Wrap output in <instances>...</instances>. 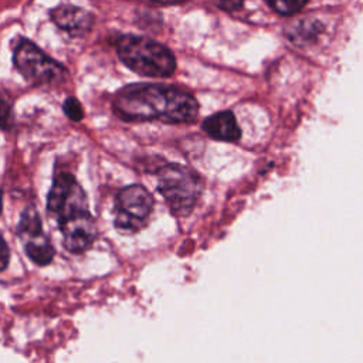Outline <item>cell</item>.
<instances>
[{
    "mask_svg": "<svg viewBox=\"0 0 363 363\" xmlns=\"http://www.w3.org/2000/svg\"><path fill=\"white\" fill-rule=\"evenodd\" d=\"M112 108L121 119L129 122L159 119L187 123L199 113V104L190 94L160 84L128 85L115 95Z\"/></svg>",
    "mask_w": 363,
    "mask_h": 363,
    "instance_id": "1",
    "label": "cell"
},
{
    "mask_svg": "<svg viewBox=\"0 0 363 363\" xmlns=\"http://www.w3.org/2000/svg\"><path fill=\"white\" fill-rule=\"evenodd\" d=\"M121 61L139 75L150 78L170 77L176 69L173 52L163 44L138 35H122L116 41Z\"/></svg>",
    "mask_w": 363,
    "mask_h": 363,
    "instance_id": "2",
    "label": "cell"
},
{
    "mask_svg": "<svg viewBox=\"0 0 363 363\" xmlns=\"http://www.w3.org/2000/svg\"><path fill=\"white\" fill-rule=\"evenodd\" d=\"M157 190L174 213L184 216L196 206L201 194V182L197 174L180 164H166L157 172Z\"/></svg>",
    "mask_w": 363,
    "mask_h": 363,
    "instance_id": "3",
    "label": "cell"
},
{
    "mask_svg": "<svg viewBox=\"0 0 363 363\" xmlns=\"http://www.w3.org/2000/svg\"><path fill=\"white\" fill-rule=\"evenodd\" d=\"M14 65L18 72L34 85H57L65 81V68L44 54L30 40H21L14 48Z\"/></svg>",
    "mask_w": 363,
    "mask_h": 363,
    "instance_id": "4",
    "label": "cell"
},
{
    "mask_svg": "<svg viewBox=\"0 0 363 363\" xmlns=\"http://www.w3.org/2000/svg\"><path fill=\"white\" fill-rule=\"evenodd\" d=\"M152 210L153 197L143 186H126L116 196L115 225L122 231L136 233L146 224Z\"/></svg>",
    "mask_w": 363,
    "mask_h": 363,
    "instance_id": "5",
    "label": "cell"
},
{
    "mask_svg": "<svg viewBox=\"0 0 363 363\" xmlns=\"http://www.w3.org/2000/svg\"><path fill=\"white\" fill-rule=\"evenodd\" d=\"M58 225L62 233L64 247L72 254L86 251L96 237L95 221L88 210L58 217Z\"/></svg>",
    "mask_w": 363,
    "mask_h": 363,
    "instance_id": "6",
    "label": "cell"
},
{
    "mask_svg": "<svg viewBox=\"0 0 363 363\" xmlns=\"http://www.w3.org/2000/svg\"><path fill=\"white\" fill-rule=\"evenodd\" d=\"M50 14L52 21L72 37L85 35L88 31H91L94 24V17L91 13L69 3H62L54 7Z\"/></svg>",
    "mask_w": 363,
    "mask_h": 363,
    "instance_id": "7",
    "label": "cell"
},
{
    "mask_svg": "<svg viewBox=\"0 0 363 363\" xmlns=\"http://www.w3.org/2000/svg\"><path fill=\"white\" fill-rule=\"evenodd\" d=\"M203 129L210 138L223 142H235L241 136L237 119L230 111L217 112L208 116L203 123Z\"/></svg>",
    "mask_w": 363,
    "mask_h": 363,
    "instance_id": "8",
    "label": "cell"
},
{
    "mask_svg": "<svg viewBox=\"0 0 363 363\" xmlns=\"http://www.w3.org/2000/svg\"><path fill=\"white\" fill-rule=\"evenodd\" d=\"M26 254L33 262L44 267L52 261L55 255V248L50 242L48 237L40 233L34 237H30L28 242L26 244Z\"/></svg>",
    "mask_w": 363,
    "mask_h": 363,
    "instance_id": "9",
    "label": "cell"
},
{
    "mask_svg": "<svg viewBox=\"0 0 363 363\" xmlns=\"http://www.w3.org/2000/svg\"><path fill=\"white\" fill-rule=\"evenodd\" d=\"M75 177L69 173H60L58 176L54 177L52 186L48 191V197H47V208L50 213L57 214L61 208V204L65 199V196L68 194L69 189L72 187V184L75 183Z\"/></svg>",
    "mask_w": 363,
    "mask_h": 363,
    "instance_id": "10",
    "label": "cell"
},
{
    "mask_svg": "<svg viewBox=\"0 0 363 363\" xmlns=\"http://www.w3.org/2000/svg\"><path fill=\"white\" fill-rule=\"evenodd\" d=\"M17 233H18V235H26V237H34V235L43 233L41 218H40L35 207L28 206L21 213V217H20V221L17 225Z\"/></svg>",
    "mask_w": 363,
    "mask_h": 363,
    "instance_id": "11",
    "label": "cell"
},
{
    "mask_svg": "<svg viewBox=\"0 0 363 363\" xmlns=\"http://www.w3.org/2000/svg\"><path fill=\"white\" fill-rule=\"evenodd\" d=\"M308 0H269V6L282 16H291L301 11Z\"/></svg>",
    "mask_w": 363,
    "mask_h": 363,
    "instance_id": "12",
    "label": "cell"
},
{
    "mask_svg": "<svg viewBox=\"0 0 363 363\" xmlns=\"http://www.w3.org/2000/svg\"><path fill=\"white\" fill-rule=\"evenodd\" d=\"M11 123H13L11 101L3 91H0V128L7 130L11 128Z\"/></svg>",
    "mask_w": 363,
    "mask_h": 363,
    "instance_id": "13",
    "label": "cell"
},
{
    "mask_svg": "<svg viewBox=\"0 0 363 363\" xmlns=\"http://www.w3.org/2000/svg\"><path fill=\"white\" fill-rule=\"evenodd\" d=\"M64 113L74 122H79L84 118V109L82 105L79 104V101L74 96H69L65 99L64 102Z\"/></svg>",
    "mask_w": 363,
    "mask_h": 363,
    "instance_id": "14",
    "label": "cell"
},
{
    "mask_svg": "<svg viewBox=\"0 0 363 363\" xmlns=\"http://www.w3.org/2000/svg\"><path fill=\"white\" fill-rule=\"evenodd\" d=\"M9 262H10V250L3 235H0V271H4Z\"/></svg>",
    "mask_w": 363,
    "mask_h": 363,
    "instance_id": "15",
    "label": "cell"
},
{
    "mask_svg": "<svg viewBox=\"0 0 363 363\" xmlns=\"http://www.w3.org/2000/svg\"><path fill=\"white\" fill-rule=\"evenodd\" d=\"M218 6L227 11H234L242 6V0H218Z\"/></svg>",
    "mask_w": 363,
    "mask_h": 363,
    "instance_id": "16",
    "label": "cell"
},
{
    "mask_svg": "<svg viewBox=\"0 0 363 363\" xmlns=\"http://www.w3.org/2000/svg\"><path fill=\"white\" fill-rule=\"evenodd\" d=\"M153 1H157V3H162V4H173V3H180L183 0H153Z\"/></svg>",
    "mask_w": 363,
    "mask_h": 363,
    "instance_id": "17",
    "label": "cell"
},
{
    "mask_svg": "<svg viewBox=\"0 0 363 363\" xmlns=\"http://www.w3.org/2000/svg\"><path fill=\"white\" fill-rule=\"evenodd\" d=\"M1 203H3V191L0 189V213H1Z\"/></svg>",
    "mask_w": 363,
    "mask_h": 363,
    "instance_id": "18",
    "label": "cell"
}]
</instances>
